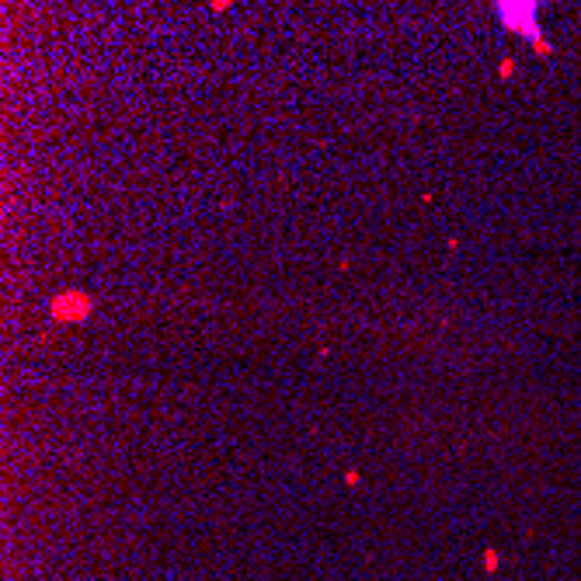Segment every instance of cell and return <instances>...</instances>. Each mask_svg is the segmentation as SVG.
Here are the masks:
<instances>
[{
    "mask_svg": "<svg viewBox=\"0 0 581 581\" xmlns=\"http://www.w3.org/2000/svg\"><path fill=\"white\" fill-rule=\"evenodd\" d=\"M501 25L512 28V32H522L529 42H533L540 53H547V46L540 42V21H536V4H498L495 7Z\"/></svg>",
    "mask_w": 581,
    "mask_h": 581,
    "instance_id": "obj_1",
    "label": "cell"
},
{
    "mask_svg": "<svg viewBox=\"0 0 581 581\" xmlns=\"http://www.w3.org/2000/svg\"><path fill=\"white\" fill-rule=\"evenodd\" d=\"M87 310H91V300L81 293H63L60 300L53 303V317L56 321H84Z\"/></svg>",
    "mask_w": 581,
    "mask_h": 581,
    "instance_id": "obj_2",
    "label": "cell"
}]
</instances>
